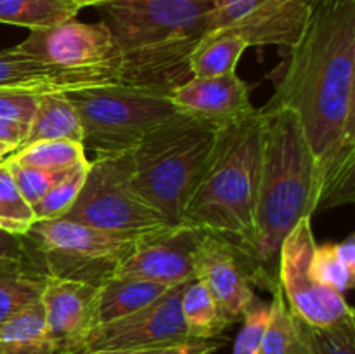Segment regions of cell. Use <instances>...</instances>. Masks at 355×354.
<instances>
[{"label":"cell","instance_id":"obj_1","mask_svg":"<svg viewBox=\"0 0 355 354\" xmlns=\"http://www.w3.org/2000/svg\"><path fill=\"white\" fill-rule=\"evenodd\" d=\"M263 108L297 115L318 163V212L355 200V0H322Z\"/></svg>","mask_w":355,"mask_h":354},{"label":"cell","instance_id":"obj_2","mask_svg":"<svg viewBox=\"0 0 355 354\" xmlns=\"http://www.w3.org/2000/svg\"><path fill=\"white\" fill-rule=\"evenodd\" d=\"M215 0H111L101 6L123 56V85L170 96L191 78L189 56L208 33Z\"/></svg>","mask_w":355,"mask_h":354},{"label":"cell","instance_id":"obj_3","mask_svg":"<svg viewBox=\"0 0 355 354\" xmlns=\"http://www.w3.org/2000/svg\"><path fill=\"white\" fill-rule=\"evenodd\" d=\"M262 167L257 200L255 262L274 290L284 238L305 217L318 214V163L297 115L288 108H260Z\"/></svg>","mask_w":355,"mask_h":354},{"label":"cell","instance_id":"obj_4","mask_svg":"<svg viewBox=\"0 0 355 354\" xmlns=\"http://www.w3.org/2000/svg\"><path fill=\"white\" fill-rule=\"evenodd\" d=\"M262 134L259 110L218 128L203 174L179 221L186 228L227 239L253 260Z\"/></svg>","mask_w":355,"mask_h":354},{"label":"cell","instance_id":"obj_5","mask_svg":"<svg viewBox=\"0 0 355 354\" xmlns=\"http://www.w3.org/2000/svg\"><path fill=\"white\" fill-rule=\"evenodd\" d=\"M217 132L208 121L179 113L144 135L130 151L135 187L172 226L179 224Z\"/></svg>","mask_w":355,"mask_h":354},{"label":"cell","instance_id":"obj_6","mask_svg":"<svg viewBox=\"0 0 355 354\" xmlns=\"http://www.w3.org/2000/svg\"><path fill=\"white\" fill-rule=\"evenodd\" d=\"M82 124V146L99 156L132 151L144 135L173 118L168 96L123 83L85 87L64 92Z\"/></svg>","mask_w":355,"mask_h":354},{"label":"cell","instance_id":"obj_7","mask_svg":"<svg viewBox=\"0 0 355 354\" xmlns=\"http://www.w3.org/2000/svg\"><path fill=\"white\" fill-rule=\"evenodd\" d=\"M141 236L116 235L68 219L33 222L21 236L28 257L45 276L103 287Z\"/></svg>","mask_w":355,"mask_h":354},{"label":"cell","instance_id":"obj_8","mask_svg":"<svg viewBox=\"0 0 355 354\" xmlns=\"http://www.w3.org/2000/svg\"><path fill=\"white\" fill-rule=\"evenodd\" d=\"M62 219L128 236L172 226L135 187L130 151L94 158L78 196Z\"/></svg>","mask_w":355,"mask_h":354},{"label":"cell","instance_id":"obj_9","mask_svg":"<svg viewBox=\"0 0 355 354\" xmlns=\"http://www.w3.org/2000/svg\"><path fill=\"white\" fill-rule=\"evenodd\" d=\"M315 245L312 217L302 219L279 248L277 280L295 318L309 326H331L355 314L345 295L319 283L312 274Z\"/></svg>","mask_w":355,"mask_h":354},{"label":"cell","instance_id":"obj_10","mask_svg":"<svg viewBox=\"0 0 355 354\" xmlns=\"http://www.w3.org/2000/svg\"><path fill=\"white\" fill-rule=\"evenodd\" d=\"M194 280L205 285L231 325L243 321L255 301L253 285L269 288L252 257L220 236L203 233L194 250Z\"/></svg>","mask_w":355,"mask_h":354},{"label":"cell","instance_id":"obj_11","mask_svg":"<svg viewBox=\"0 0 355 354\" xmlns=\"http://www.w3.org/2000/svg\"><path fill=\"white\" fill-rule=\"evenodd\" d=\"M16 49L61 68L120 69L123 82V56L103 21L90 24L73 17L54 26L31 30Z\"/></svg>","mask_w":355,"mask_h":354},{"label":"cell","instance_id":"obj_12","mask_svg":"<svg viewBox=\"0 0 355 354\" xmlns=\"http://www.w3.org/2000/svg\"><path fill=\"white\" fill-rule=\"evenodd\" d=\"M186 285H175L155 302L132 314L96 325L82 349L141 351L193 340L184 325L180 309V298Z\"/></svg>","mask_w":355,"mask_h":354},{"label":"cell","instance_id":"obj_13","mask_svg":"<svg viewBox=\"0 0 355 354\" xmlns=\"http://www.w3.org/2000/svg\"><path fill=\"white\" fill-rule=\"evenodd\" d=\"M322 0H243L214 10L208 33L231 30L248 45L291 47Z\"/></svg>","mask_w":355,"mask_h":354},{"label":"cell","instance_id":"obj_14","mask_svg":"<svg viewBox=\"0 0 355 354\" xmlns=\"http://www.w3.org/2000/svg\"><path fill=\"white\" fill-rule=\"evenodd\" d=\"M201 235L196 229L175 224L141 236L114 276L141 278L168 287L189 283L194 280V250Z\"/></svg>","mask_w":355,"mask_h":354},{"label":"cell","instance_id":"obj_15","mask_svg":"<svg viewBox=\"0 0 355 354\" xmlns=\"http://www.w3.org/2000/svg\"><path fill=\"white\" fill-rule=\"evenodd\" d=\"M40 302L54 354L82 349L89 333L97 325L99 287L45 276Z\"/></svg>","mask_w":355,"mask_h":354},{"label":"cell","instance_id":"obj_16","mask_svg":"<svg viewBox=\"0 0 355 354\" xmlns=\"http://www.w3.org/2000/svg\"><path fill=\"white\" fill-rule=\"evenodd\" d=\"M168 97L177 113L208 121L217 128L259 110L250 101V87L236 71L210 78H189Z\"/></svg>","mask_w":355,"mask_h":354},{"label":"cell","instance_id":"obj_17","mask_svg":"<svg viewBox=\"0 0 355 354\" xmlns=\"http://www.w3.org/2000/svg\"><path fill=\"white\" fill-rule=\"evenodd\" d=\"M121 83L120 69H69L35 59L16 47L0 51V89L24 92H69Z\"/></svg>","mask_w":355,"mask_h":354},{"label":"cell","instance_id":"obj_18","mask_svg":"<svg viewBox=\"0 0 355 354\" xmlns=\"http://www.w3.org/2000/svg\"><path fill=\"white\" fill-rule=\"evenodd\" d=\"M82 124L64 92L38 96L37 108L28 124L26 135L17 149L38 141H73L82 144ZM16 149V151H17Z\"/></svg>","mask_w":355,"mask_h":354},{"label":"cell","instance_id":"obj_19","mask_svg":"<svg viewBox=\"0 0 355 354\" xmlns=\"http://www.w3.org/2000/svg\"><path fill=\"white\" fill-rule=\"evenodd\" d=\"M168 285L141 278L113 276L99 288L97 302V325L113 321L146 307L168 292Z\"/></svg>","mask_w":355,"mask_h":354},{"label":"cell","instance_id":"obj_20","mask_svg":"<svg viewBox=\"0 0 355 354\" xmlns=\"http://www.w3.org/2000/svg\"><path fill=\"white\" fill-rule=\"evenodd\" d=\"M248 47V42L236 31H210L191 52V78H210L236 71L239 59Z\"/></svg>","mask_w":355,"mask_h":354},{"label":"cell","instance_id":"obj_21","mask_svg":"<svg viewBox=\"0 0 355 354\" xmlns=\"http://www.w3.org/2000/svg\"><path fill=\"white\" fill-rule=\"evenodd\" d=\"M0 354H54L40 301L0 325Z\"/></svg>","mask_w":355,"mask_h":354},{"label":"cell","instance_id":"obj_22","mask_svg":"<svg viewBox=\"0 0 355 354\" xmlns=\"http://www.w3.org/2000/svg\"><path fill=\"white\" fill-rule=\"evenodd\" d=\"M180 309L191 339H218L231 326L210 292L198 280H191L184 287Z\"/></svg>","mask_w":355,"mask_h":354},{"label":"cell","instance_id":"obj_23","mask_svg":"<svg viewBox=\"0 0 355 354\" xmlns=\"http://www.w3.org/2000/svg\"><path fill=\"white\" fill-rule=\"evenodd\" d=\"M311 269L319 283L345 295L355 281V235L340 243L315 245Z\"/></svg>","mask_w":355,"mask_h":354},{"label":"cell","instance_id":"obj_24","mask_svg":"<svg viewBox=\"0 0 355 354\" xmlns=\"http://www.w3.org/2000/svg\"><path fill=\"white\" fill-rule=\"evenodd\" d=\"M269 309V323L259 354H309L298 319L288 309L279 283L274 287Z\"/></svg>","mask_w":355,"mask_h":354},{"label":"cell","instance_id":"obj_25","mask_svg":"<svg viewBox=\"0 0 355 354\" xmlns=\"http://www.w3.org/2000/svg\"><path fill=\"white\" fill-rule=\"evenodd\" d=\"M78 10L71 0H0V23L31 31L73 19Z\"/></svg>","mask_w":355,"mask_h":354},{"label":"cell","instance_id":"obj_26","mask_svg":"<svg viewBox=\"0 0 355 354\" xmlns=\"http://www.w3.org/2000/svg\"><path fill=\"white\" fill-rule=\"evenodd\" d=\"M9 158L40 170H71L89 162L83 146L73 141H38L17 149Z\"/></svg>","mask_w":355,"mask_h":354},{"label":"cell","instance_id":"obj_27","mask_svg":"<svg viewBox=\"0 0 355 354\" xmlns=\"http://www.w3.org/2000/svg\"><path fill=\"white\" fill-rule=\"evenodd\" d=\"M45 276L33 271H0V325L40 301Z\"/></svg>","mask_w":355,"mask_h":354},{"label":"cell","instance_id":"obj_28","mask_svg":"<svg viewBox=\"0 0 355 354\" xmlns=\"http://www.w3.org/2000/svg\"><path fill=\"white\" fill-rule=\"evenodd\" d=\"M33 208L17 189L7 163L0 162V231L10 236H24L33 226Z\"/></svg>","mask_w":355,"mask_h":354},{"label":"cell","instance_id":"obj_29","mask_svg":"<svg viewBox=\"0 0 355 354\" xmlns=\"http://www.w3.org/2000/svg\"><path fill=\"white\" fill-rule=\"evenodd\" d=\"M309 354H355V316L331 326H309L298 319Z\"/></svg>","mask_w":355,"mask_h":354},{"label":"cell","instance_id":"obj_30","mask_svg":"<svg viewBox=\"0 0 355 354\" xmlns=\"http://www.w3.org/2000/svg\"><path fill=\"white\" fill-rule=\"evenodd\" d=\"M90 160L87 163L76 167L75 170L68 174L62 180H59L55 186H52L47 193L44 194L40 201L33 205L35 222L37 221H51V219H59L69 210L73 201L78 196L83 183H85L87 170H89Z\"/></svg>","mask_w":355,"mask_h":354},{"label":"cell","instance_id":"obj_31","mask_svg":"<svg viewBox=\"0 0 355 354\" xmlns=\"http://www.w3.org/2000/svg\"><path fill=\"white\" fill-rule=\"evenodd\" d=\"M3 162L9 167L10 174L14 177V183H16L17 189L23 194L24 200L28 201L31 208L37 201H40L44 198V194L51 189L52 186L59 183V180L64 179L71 170H40V169H31V167L19 165L17 162L10 160L7 156ZM87 163V162H85Z\"/></svg>","mask_w":355,"mask_h":354},{"label":"cell","instance_id":"obj_32","mask_svg":"<svg viewBox=\"0 0 355 354\" xmlns=\"http://www.w3.org/2000/svg\"><path fill=\"white\" fill-rule=\"evenodd\" d=\"M269 305L259 297L252 302L243 318V326L234 342L232 354H259L269 323Z\"/></svg>","mask_w":355,"mask_h":354},{"label":"cell","instance_id":"obj_33","mask_svg":"<svg viewBox=\"0 0 355 354\" xmlns=\"http://www.w3.org/2000/svg\"><path fill=\"white\" fill-rule=\"evenodd\" d=\"M227 342L225 339H193L187 342L175 344V346L166 347H153V349L141 351H87L80 349L68 354H214Z\"/></svg>","mask_w":355,"mask_h":354},{"label":"cell","instance_id":"obj_34","mask_svg":"<svg viewBox=\"0 0 355 354\" xmlns=\"http://www.w3.org/2000/svg\"><path fill=\"white\" fill-rule=\"evenodd\" d=\"M38 96L35 92L24 90H3L0 89V120L30 124L37 108Z\"/></svg>","mask_w":355,"mask_h":354},{"label":"cell","instance_id":"obj_35","mask_svg":"<svg viewBox=\"0 0 355 354\" xmlns=\"http://www.w3.org/2000/svg\"><path fill=\"white\" fill-rule=\"evenodd\" d=\"M0 271H33V273H40L28 257L21 236H10L7 233L0 231Z\"/></svg>","mask_w":355,"mask_h":354},{"label":"cell","instance_id":"obj_36","mask_svg":"<svg viewBox=\"0 0 355 354\" xmlns=\"http://www.w3.org/2000/svg\"><path fill=\"white\" fill-rule=\"evenodd\" d=\"M26 124H19V121H10V120H0V142L6 144L16 146L19 148L23 142L24 135H26Z\"/></svg>","mask_w":355,"mask_h":354},{"label":"cell","instance_id":"obj_37","mask_svg":"<svg viewBox=\"0 0 355 354\" xmlns=\"http://www.w3.org/2000/svg\"><path fill=\"white\" fill-rule=\"evenodd\" d=\"M71 2L75 3L78 9H83V7H90V6L101 7V6H104V3L111 2V0H71Z\"/></svg>","mask_w":355,"mask_h":354},{"label":"cell","instance_id":"obj_38","mask_svg":"<svg viewBox=\"0 0 355 354\" xmlns=\"http://www.w3.org/2000/svg\"><path fill=\"white\" fill-rule=\"evenodd\" d=\"M16 151V146L6 144V142H0V160H6L7 156L12 155Z\"/></svg>","mask_w":355,"mask_h":354},{"label":"cell","instance_id":"obj_39","mask_svg":"<svg viewBox=\"0 0 355 354\" xmlns=\"http://www.w3.org/2000/svg\"><path fill=\"white\" fill-rule=\"evenodd\" d=\"M238 2H243V0H215V6H217V9H220V7H227L231 6V3H238Z\"/></svg>","mask_w":355,"mask_h":354},{"label":"cell","instance_id":"obj_40","mask_svg":"<svg viewBox=\"0 0 355 354\" xmlns=\"http://www.w3.org/2000/svg\"><path fill=\"white\" fill-rule=\"evenodd\" d=\"M0 162H2V160H0Z\"/></svg>","mask_w":355,"mask_h":354}]
</instances>
